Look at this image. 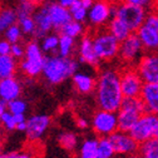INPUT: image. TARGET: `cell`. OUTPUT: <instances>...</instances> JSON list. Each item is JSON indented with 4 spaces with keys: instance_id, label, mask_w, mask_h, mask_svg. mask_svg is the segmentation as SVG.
<instances>
[{
    "instance_id": "obj_1",
    "label": "cell",
    "mask_w": 158,
    "mask_h": 158,
    "mask_svg": "<svg viewBox=\"0 0 158 158\" xmlns=\"http://www.w3.org/2000/svg\"><path fill=\"white\" fill-rule=\"evenodd\" d=\"M124 99L121 87V72L107 68L97 77L95 101L99 109L118 112Z\"/></svg>"
},
{
    "instance_id": "obj_2",
    "label": "cell",
    "mask_w": 158,
    "mask_h": 158,
    "mask_svg": "<svg viewBox=\"0 0 158 158\" xmlns=\"http://www.w3.org/2000/svg\"><path fill=\"white\" fill-rule=\"evenodd\" d=\"M79 68V63L73 58H64L62 55H48L43 68V75L50 84H60L68 78H72Z\"/></svg>"
},
{
    "instance_id": "obj_3",
    "label": "cell",
    "mask_w": 158,
    "mask_h": 158,
    "mask_svg": "<svg viewBox=\"0 0 158 158\" xmlns=\"http://www.w3.org/2000/svg\"><path fill=\"white\" fill-rule=\"evenodd\" d=\"M147 14H148V10L146 8L127 4L124 2H119L118 4H112L113 18L114 16L119 18L133 33H135L144 24Z\"/></svg>"
},
{
    "instance_id": "obj_4",
    "label": "cell",
    "mask_w": 158,
    "mask_h": 158,
    "mask_svg": "<svg viewBox=\"0 0 158 158\" xmlns=\"http://www.w3.org/2000/svg\"><path fill=\"white\" fill-rule=\"evenodd\" d=\"M144 112H146V108H144V104L141 99V97L124 98L121 108L117 112L118 129L129 132Z\"/></svg>"
},
{
    "instance_id": "obj_5",
    "label": "cell",
    "mask_w": 158,
    "mask_h": 158,
    "mask_svg": "<svg viewBox=\"0 0 158 158\" xmlns=\"http://www.w3.org/2000/svg\"><path fill=\"white\" fill-rule=\"evenodd\" d=\"M94 49L101 62H110L119 54L121 42L108 30V29H98L92 34Z\"/></svg>"
},
{
    "instance_id": "obj_6",
    "label": "cell",
    "mask_w": 158,
    "mask_h": 158,
    "mask_svg": "<svg viewBox=\"0 0 158 158\" xmlns=\"http://www.w3.org/2000/svg\"><path fill=\"white\" fill-rule=\"evenodd\" d=\"M45 63L44 52L36 42H29L25 45L24 59L20 63L22 72L29 78H35L43 74V68Z\"/></svg>"
},
{
    "instance_id": "obj_7",
    "label": "cell",
    "mask_w": 158,
    "mask_h": 158,
    "mask_svg": "<svg viewBox=\"0 0 158 158\" xmlns=\"http://www.w3.org/2000/svg\"><path fill=\"white\" fill-rule=\"evenodd\" d=\"M157 128H158V115L149 112H144L139 119L137 121V123L132 127L129 133L141 144L151 139V138L156 137Z\"/></svg>"
},
{
    "instance_id": "obj_8",
    "label": "cell",
    "mask_w": 158,
    "mask_h": 158,
    "mask_svg": "<svg viewBox=\"0 0 158 158\" xmlns=\"http://www.w3.org/2000/svg\"><path fill=\"white\" fill-rule=\"evenodd\" d=\"M92 128L98 137H109L118 131V114L117 112L99 109L92 118Z\"/></svg>"
},
{
    "instance_id": "obj_9",
    "label": "cell",
    "mask_w": 158,
    "mask_h": 158,
    "mask_svg": "<svg viewBox=\"0 0 158 158\" xmlns=\"http://www.w3.org/2000/svg\"><path fill=\"white\" fill-rule=\"evenodd\" d=\"M144 82L135 67L127 65L121 72V87L124 98L141 97Z\"/></svg>"
},
{
    "instance_id": "obj_10",
    "label": "cell",
    "mask_w": 158,
    "mask_h": 158,
    "mask_svg": "<svg viewBox=\"0 0 158 158\" xmlns=\"http://www.w3.org/2000/svg\"><path fill=\"white\" fill-rule=\"evenodd\" d=\"M144 48L142 45V42L137 33H132L127 39L121 42V48H119V59L126 63L127 65H132L139 60V58L143 55Z\"/></svg>"
},
{
    "instance_id": "obj_11",
    "label": "cell",
    "mask_w": 158,
    "mask_h": 158,
    "mask_svg": "<svg viewBox=\"0 0 158 158\" xmlns=\"http://www.w3.org/2000/svg\"><path fill=\"white\" fill-rule=\"evenodd\" d=\"M135 68L144 83H158V52H146L137 62Z\"/></svg>"
},
{
    "instance_id": "obj_12",
    "label": "cell",
    "mask_w": 158,
    "mask_h": 158,
    "mask_svg": "<svg viewBox=\"0 0 158 158\" xmlns=\"http://www.w3.org/2000/svg\"><path fill=\"white\" fill-rule=\"evenodd\" d=\"M112 15V4L107 0H94L93 5L88 9V19L89 24L97 29L107 25Z\"/></svg>"
},
{
    "instance_id": "obj_13",
    "label": "cell",
    "mask_w": 158,
    "mask_h": 158,
    "mask_svg": "<svg viewBox=\"0 0 158 158\" xmlns=\"http://www.w3.org/2000/svg\"><path fill=\"white\" fill-rule=\"evenodd\" d=\"M108 138L113 144L115 154L129 156V154L137 153L138 149H139V143L134 139L129 132L118 129L114 133H112Z\"/></svg>"
},
{
    "instance_id": "obj_14",
    "label": "cell",
    "mask_w": 158,
    "mask_h": 158,
    "mask_svg": "<svg viewBox=\"0 0 158 158\" xmlns=\"http://www.w3.org/2000/svg\"><path fill=\"white\" fill-rule=\"evenodd\" d=\"M27 137L29 141H38L45 134L50 126V117L47 114H34L27 119Z\"/></svg>"
},
{
    "instance_id": "obj_15",
    "label": "cell",
    "mask_w": 158,
    "mask_h": 158,
    "mask_svg": "<svg viewBox=\"0 0 158 158\" xmlns=\"http://www.w3.org/2000/svg\"><path fill=\"white\" fill-rule=\"evenodd\" d=\"M78 55L81 63L88 64L90 67H98L101 64V59L97 55L90 34H85L82 36V40L78 45Z\"/></svg>"
},
{
    "instance_id": "obj_16",
    "label": "cell",
    "mask_w": 158,
    "mask_h": 158,
    "mask_svg": "<svg viewBox=\"0 0 158 158\" xmlns=\"http://www.w3.org/2000/svg\"><path fill=\"white\" fill-rule=\"evenodd\" d=\"M48 9H49V15L53 23V28L58 31H60L68 23L73 20L72 13L68 8H64L59 4L58 2H48Z\"/></svg>"
},
{
    "instance_id": "obj_17",
    "label": "cell",
    "mask_w": 158,
    "mask_h": 158,
    "mask_svg": "<svg viewBox=\"0 0 158 158\" xmlns=\"http://www.w3.org/2000/svg\"><path fill=\"white\" fill-rule=\"evenodd\" d=\"M34 20H35V33H34V38H43L47 34H49L52 31L53 28V23L49 15V9H48V4H43L42 6H39L35 13L33 14Z\"/></svg>"
},
{
    "instance_id": "obj_18",
    "label": "cell",
    "mask_w": 158,
    "mask_h": 158,
    "mask_svg": "<svg viewBox=\"0 0 158 158\" xmlns=\"http://www.w3.org/2000/svg\"><path fill=\"white\" fill-rule=\"evenodd\" d=\"M141 99L144 104L146 112L158 115V83H144Z\"/></svg>"
},
{
    "instance_id": "obj_19",
    "label": "cell",
    "mask_w": 158,
    "mask_h": 158,
    "mask_svg": "<svg viewBox=\"0 0 158 158\" xmlns=\"http://www.w3.org/2000/svg\"><path fill=\"white\" fill-rule=\"evenodd\" d=\"M22 94V85L14 77L0 79V99L10 102L16 99Z\"/></svg>"
},
{
    "instance_id": "obj_20",
    "label": "cell",
    "mask_w": 158,
    "mask_h": 158,
    "mask_svg": "<svg viewBox=\"0 0 158 158\" xmlns=\"http://www.w3.org/2000/svg\"><path fill=\"white\" fill-rule=\"evenodd\" d=\"M135 33L141 39L144 52H158V30L144 23Z\"/></svg>"
},
{
    "instance_id": "obj_21",
    "label": "cell",
    "mask_w": 158,
    "mask_h": 158,
    "mask_svg": "<svg viewBox=\"0 0 158 158\" xmlns=\"http://www.w3.org/2000/svg\"><path fill=\"white\" fill-rule=\"evenodd\" d=\"M72 79H73V84H74L75 89L81 94H88V93H92L93 90H95L97 79L88 73L77 72L72 77Z\"/></svg>"
},
{
    "instance_id": "obj_22",
    "label": "cell",
    "mask_w": 158,
    "mask_h": 158,
    "mask_svg": "<svg viewBox=\"0 0 158 158\" xmlns=\"http://www.w3.org/2000/svg\"><path fill=\"white\" fill-rule=\"evenodd\" d=\"M107 29L118 39L119 42H123L124 39H127L133 31L121 20L119 18H112L110 19V22L107 24Z\"/></svg>"
},
{
    "instance_id": "obj_23",
    "label": "cell",
    "mask_w": 158,
    "mask_h": 158,
    "mask_svg": "<svg viewBox=\"0 0 158 158\" xmlns=\"http://www.w3.org/2000/svg\"><path fill=\"white\" fill-rule=\"evenodd\" d=\"M18 68L16 58L11 54L8 55H0V79L14 77Z\"/></svg>"
},
{
    "instance_id": "obj_24",
    "label": "cell",
    "mask_w": 158,
    "mask_h": 158,
    "mask_svg": "<svg viewBox=\"0 0 158 158\" xmlns=\"http://www.w3.org/2000/svg\"><path fill=\"white\" fill-rule=\"evenodd\" d=\"M18 23V14L16 10L11 8L0 9V34L5 33L8 28Z\"/></svg>"
},
{
    "instance_id": "obj_25",
    "label": "cell",
    "mask_w": 158,
    "mask_h": 158,
    "mask_svg": "<svg viewBox=\"0 0 158 158\" xmlns=\"http://www.w3.org/2000/svg\"><path fill=\"white\" fill-rule=\"evenodd\" d=\"M138 153L143 158H158V137H153L141 143Z\"/></svg>"
},
{
    "instance_id": "obj_26",
    "label": "cell",
    "mask_w": 158,
    "mask_h": 158,
    "mask_svg": "<svg viewBox=\"0 0 158 158\" xmlns=\"http://www.w3.org/2000/svg\"><path fill=\"white\" fill-rule=\"evenodd\" d=\"M74 49H75V39L69 36V35L60 33L58 54L64 56V58H70V55L74 53Z\"/></svg>"
},
{
    "instance_id": "obj_27",
    "label": "cell",
    "mask_w": 158,
    "mask_h": 158,
    "mask_svg": "<svg viewBox=\"0 0 158 158\" xmlns=\"http://www.w3.org/2000/svg\"><path fill=\"white\" fill-rule=\"evenodd\" d=\"M115 154V151L113 148L112 142L108 137H101L98 139V148L95 153V158H113Z\"/></svg>"
},
{
    "instance_id": "obj_28",
    "label": "cell",
    "mask_w": 158,
    "mask_h": 158,
    "mask_svg": "<svg viewBox=\"0 0 158 158\" xmlns=\"http://www.w3.org/2000/svg\"><path fill=\"white\" fill-rule=\"evenodd\" d=\"M58 143L65 151H74L78 146V138L72 132H63L58 135Z\"/></svg>"
},
{
    "instance_id": "obj_29",
    "label": "cell",
    "mask_w": 158,
    "mask_h": 158,
    "mask_svg": "<svg viewBox=\"0 0 158 158\" xmlns=\"http://www.w3.org/2000/svg\"><path fill=\"white\" fill-rule=\"evenodd\" d=\"M97 148H98V139L88 138V139H85L82 143L81 148H79L78 158H95Z\"/></svg>"
},
{
    "instance_id": "obj_30",
    "label": "cell",
    "mask_w": 158,
    "mask_h": 158,
    "mask_svg": "<svg viewBox=\"0 0 158 158\" xmlns=\"http://www.w3.org/2000/svg\"><path fill=\"white\" fill-rule=\"evenodd\" d=\"M15 10L18 14V19L30 16L36 10V0H19V4Z\"/></svg>"
},
{
    "instance_id": "obj_31",
    "label": "cell",
    "mask_w": 158,
    "mask_h": 158,
    "mask_svg": "<svg viewBox=\"0 0 158 158\" xmlns=\"http://www.w3.org/2000/svg\"><path fill=\"white\" fill-rule=\"evenodd\" d=\"M59 38H60V35L50 34V33L47 34L45 36H43L42 43H40V47H42L43 52L44 53H55V52H58Z\"/></svg>"
},
{
    "instance_id": "obj_32",
    "label": "cell",
    "mask_w": 158,
    "mask_h": 158,
    "mask_svg": "<svg viewBox=\"0 0 158 158\" xmlns=\"http://www.w3.org/2000/svg\"><path fill=\"white\" fill-rule=\"evenodd\" d=\"M62 34H65V35H69L74 39L79 38L81 35L84 34V25L83 23L81 22H77V20H72L70 23H68L62 30H60Z\"/></svg>"
},
{
    "instance_id": "obj_33",
    "label": "cell",
    "mask_w": 158,
    "mask_h": 158,
    "mask_svg": "<svg viewBox=\"0 0 158 158\" xmlns=\"http://www.w3.org/2000/svg\"><path fill=\"white\" fill-rule=\"evenodd\" d=\"M70 13H72V16H73V20H77V22H81V23H84L87 19H88V9L85 6H83L81 0H77V2L69 8Z\"/></svg>"
},
{
    "instance_id": "obj_34",
    "label": "cell",
    "mask_w": 158,
    "mask_h": 158,
    "mask_svg": "<svg viewBox=\"0 0 158 158\" xmlns=\"http://www.w3.org/2000/svg\"><path fill=\"white\" fill-rule=\"evenodd\" d=\"M18 24H19V27L22 28L23 34H25V35H33L34 36L36 25H35V20H34V16L33 15L18 19Z\"/></svg>"
},
{
    "instance_id": "obj_35",
    "label": "cell",
    "mask_w": 158,
    "mask_h": 158,
    "mask_svg": "<svg viewBox=\"0 0 158 158\" xmlns=\"http://www.w3.org/2000/svg\"><path fill=\"white\" fill-rule=\"evenodd\" d=\"M27 109H28V104L23 99L16 98V99L8 102V110L11 112L13 114H25Z\"/></svg>"
},
{
    "instance_id": "obj_36",
    "label": "cell",
    "mask_w": 158,
    "mask_h": 158,
    "mask_svg": "<svg viewBox=\"0 0 158 158\" xmlns=\"http://www.w3.org/2000/svg\"><path fill=\"white\" fill-rule=\"evenodd\" d=\"M22 34H23V31H22V28L19 27V24H14V25H11V27L8 28L6 31L4 33L5 39H8V40H9L11 44H14V43H19V40L22 39Z\"/></svg>"
},
{
    "instance_id": "obj_37",
    "label": "cell",
    "mask_w": 158,
    "mask_h": 158,
    "mask_svg": "<svg viewBox=\"0 0 158 158\" xmlns=\"http://www.w3.org/2000/svg\"><path fill=\"white\" fill-rule=\"evenodd\" d=\"M0 122L4 124V127L8 129V131H14L16 129V122H15V118H14V114L9 110L4 112L2 118H0Z\"/></svg>"
},
{
    "instance_id": "obj_38",
    "label": "cell",
    "mask_w": 158,
    "mask_h": 158,
    "mask_svg": "<svg viewBox=\"0 0 158 158\" xmlns=\"http://www.w3.org/2000/svg\"><path fill=\"white\" fill-rule=\"evenodd\" d=\"M147 25L154 28L156 30H158V11L154 10V9H151L147 14V18H146V22H144Z\"/></svg>"
},
{
    "instance_id": "obj_39",
    "label": "cell",
    "mask_w": 158,
    "mask_h": 158,
    "mask_svg": "<svg viewBox=\"0 0 158 158\" xmlns=\"http://www.w3.org/2000/svg\"><path fill=\"white\" fill-rule=\"evenodd\" d=\"M25 54V47H23L20 43H14L11 45V55L16 59H22L24 58Z\"/></svg>"
},
{
    "instance_id": "obj_40",
    "label": "cell",
    "mask_w": 158,
    "mask_h": 158,
    "mask_svg": "<svg viewBox=\"0 0 158 158\" xmlns=\"http://www.w3.org/2000/svg\"><path fill=\"white\" fill-rule=\"evenodd\" d=\"M122 2L127 3V4H132V5H137V6H142V8H152L153 0H122Z\"/></svg>"
},
{
    "instance_id": "obj_41",
    "label": "cell",
    "mask_w": 158,
    "mask_h": 158,
    "mask_svg": "<svg viewBox=\"0 0 158 158\" xmlns=\"http://www.w3.org/2000/svg\"><path fill=\"white\" fill-rule=\"evenodd\" d=\"M11 45L8 39H0V55L11 54Z\"/></svg>"
},
{
    "instance_id": "obj_42",
    "label": "cell",
    "mask_w": 158,
    "mask_h": 158,
    "mask_svg": "<svg viewBox=\"0 0 158 158\" xmlns=\"http://www.w3.org/2000/svg\"><path fill=\"white\" fill-rule=\"evenodd\" d=\"M77 126H78V128H81V129H87L89 123H88V121L85 119V118H78L77 119Z\"/></svg>"
},
{
    "instance_id": "obj_43",
    "label": "cell",
    "mask_w": 158,
    "mask_h": 158,
    "mask_svg": "<svg viewBox=\"0 0 158 158\" xmlns=\"http://www.w3.org/2000/svg\"><path fill=\"white\" fill-rule=\"evenodd\" d=\"M56 2L59 3V4H60L62 6H64V8H70L75 2H77V0H56Z\"/></svg>"
},
{
    "instance_id": "obj_44",
    "label": "cell",
    "mask_w": 158,
    "mask_h": 158,
    "mask_svg": "<svg viewBox=\"0 0 158 158\" xmlns=\"http://www.w3.org/2000/svg\"><path fill=\"white\" fill-rule=\"evenodd\" d=\"M8 110V102L3 101V99H0V118H2L3 113Z\"/></svg>"
},
{
    "instance_id": "obj_45",
    "label": "cell",
    "mask_w": 158,
    "mask_h": 158,
    "mask_svg": "<svg viewBox=\"0 0 158 158\" xmlns=\"http://www.w3.org/2000/svg\"><path fill=\"white\" fill-rule=\"evenodd\" d=\"M14 158H33V156L27 152H19V153H14Z\"/></svg>"
},
{
    "instance_id": "obj_46",
    "label": "cell",
    "mask_w": 158,
    "mask_h": 158,
    "mask_svg": "<svg viewBox=\"0 0 158 158\" xmlns=\"http://www.w3.org/2000/svg\"><path fill=\"white\" fill-rule=\"evenodd\" d=\"M14 118H15L16 124H18V123H22V122H24V121H27V119H25V114H14Z\"/></svg>"
},
{
    "instance_id": "obj_47",
    "label": "cell",
    "mask_w": 158,
    "mask_h": 158,
    "mask_svg": "<svg viewBox=\"0 0 158 158\" xmlns=\"http://www.w3.org/2000/svg\"><path fill=\"white\" fill-rule=\"evenodd\" d=\"M27 121L22 122V123H18L16 124V131H20V132H25L27 131Z\"/></svg>"
},
{
    "instance_id": "obj_48",
    "label": "cell",
    "mask_w": 158,
    "mask_h": 158,
    "mask_svg": "<svg viewBox=\"0 0 158 158\" xmlns=\"http://www.w3.org/2000/svg\"><path fill=\"white\" fill-rule=\"evenodd\" d=\"M82 2V4H83V6H85L87 9H89L92 5H93V3H94V0H81Z\"/></svg>"
},
{
    "instance_id": "obj_49",
    "label": "cell",
    "mask_w": 158,
    "mask_h": 158,
    "mask_svg": "<svg viewBox=\"0 0 158 158\" xmlns=\"http://www.w3.org/2000/svg\"><path fill=\"white\" fill-rule=\"evenodd\" d=\"M14 153L15 152H11V153H2L0 152V158H14Z\"/></svg>"
},
{
    "instance_id": "obj_50",
    "label": "cell",
    "mask_w": 158,
    "mask_h": 158,
    "mask_svg": "<svg viewBox=\"0 0 158 158\" xmlns=\"http://www.w3.org/2000/svg\"><path fill=\"white\" fill-rule=\"evenodd\" d=\"M126 158H143V157H142V156H141L139 153H138V152H137V153H133V154L126 156Z\"/></svg>"
},
{
    "instance_id": "obj_51",
    "label": "cell",
    "mask_w": 158,
    "mask_h": 158,
    "mask_svg": "<svg viewBox=\"0 0 158 158\" xmlns=\"http://www.w3.org/2000/svg\"><path fill=\"white\" fill-rule=\"evenodd\" d=\"M151 9H154L158 11V0H153V4H152V8Z\"/></svg>"
},
{
    "instance_id": "obj_52",
    "label": "cell",
    "mask_w": 158,
    "mask_h": 158,
    "mask_svg": "<svg viewBox=\"0 0 158 158\" xmlns=\"http://www.w3.org/2000/svg\"><path fill=\"white\" fill-rule=\"evenodd\" d=\"M107 2H109L110 4H118L119 2H122V0H107Z\"/></svg>"
},
{
    "instance_id": "obj_53",
    "label": "cell",
    "mask_w": 158,
    "mask_h": 158,
    "mask_svg": "<svg viewBox=\"0 0 158 158\" xmlns=\"http://www.w3.org/2000/svg\"><path fill=\"white\" fill-rule=\"evenodd\" d=\"M156 137H158V128H157V133H156Z\"/></svg>"
}]
</instances>
